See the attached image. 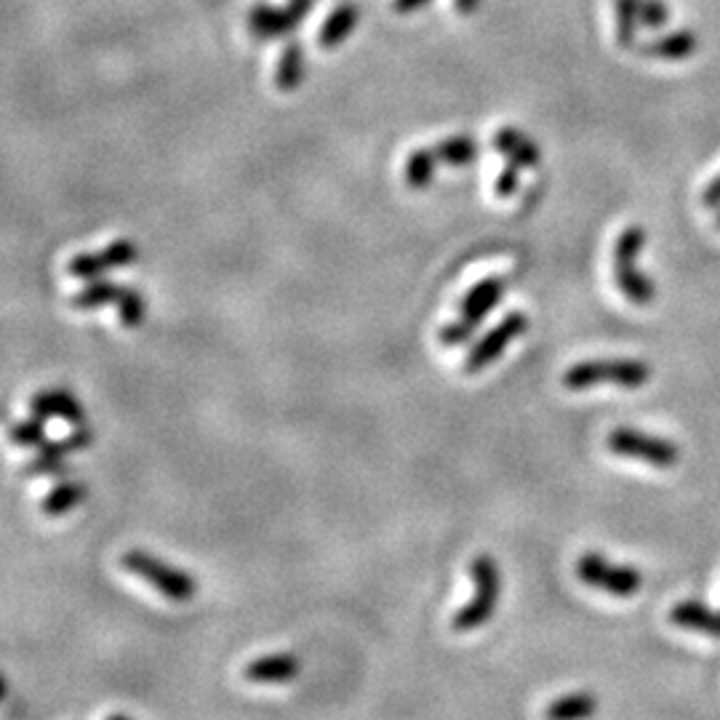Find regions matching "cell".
Listing matches in <instances>:
<instances>
[{
	"label": "cell",
	"instance_id": "obj_25",
	"mask_svg": "<svg viewBox=\"0 0 720 720\" xmlns=\"http://www.w3.org/2000/svg\"><path fill=\"white\" fill-rule=\"evenodd\" d=\"M11 443L22 448H40L49 443V433H46V420L32 414V420L19 422L11 427Z\"/></svg>",
	"mask_w": 720,
	"mask_h": 720
},
{
	"label": "cell",
	"instance_id": "obj_15",
	"mask_svg": "<svg viewBox=\"0 0 720 720\" xmlns=\"http://www.w3.org/2000/svg\"><path fill=\"white\" fill-rule=\"evenodd\" d=\"M358 19H361V13H358V6L355 3L345 0V3L336 6V9L328 13L326 22H323L318 30L320 49L332 51V49H336V46L345 43V40L353 36L355 27H358Z\"/></svg>",
	"mask_w": 720,
	"mask_h": 720
},
{
	"label": "cell",
	"instance_id": "obj_22",
	"mask_svg": "<svg viewBox=\"0 0 720 720\" xmlns=\"http://www.w3.org/2000/svg\"><path fill=\"white\" fill-rule=\"evenodd\" d=\"M120 296H124V286L116 284V280L97 278L80 288V292L70 299V305L76 309H99V307L112 305V302H118Z\"/></svg>",
	"mask_w": 720,
	"mask_h": 720
},
{
	"label": "cell",
	"instance_id": "obj_29",
	"mask_svg": "<svg viewBox=\"0 0 720 720\" xmlns=\"http://www.w3.org/2000/svg\"><path fill=\"white\" fill-rule=\"evenodd\" d=\"M473 334H475V328L470 326V323L456 318L454 323H448V326L441 328L437 339H441V345H446V347H460V345H464V342L473 339Z\"/></svg>",
	"mask_w": 720,
	"mask_h": 720
},
{
	"label": "cell",
	"instance_id": "obj_17",
	"mask_svg": "<svg viewBox=\"0 0 720 720\" xmlns=\"http://www.w3.org/2000/svg\"><path fill=\"white\" fill-rule=\"evenodd\" d=\"M307 72V59H305V46L299 40H288L280 51L278 65H275V86L280 91H296L302 83H305Z\"/></svg>",
	"mask_w": 720,
	"mask_h": 720
},
{
	"label": "cell",
	"instance_id": "obj_30",
	"mask_svg": "<svg viewBox=\"0 0 720 720\" xmlns=\"http://www.w3.org/2000/svg\"><path fill=\"white\" fill-rule=\"evenodd\" d=\"M517 185H521V166H517L515 160H507L500 171V177H496V195H500V198H513L517 193Z\"/></svg>",
	"mask_w": 720,
	"mask_h": 720
},
{
	"label": "cell",
	"instance_id": "obj_31",
	"mask_svg": "<svg viewBox=\"0 0 720 720\" xmlns=\"http://www.w3.org/2000/svg\"><path fill=\"white\" fill-rule=\"evenodd\" d=\"M702 204L704 208H720V174L710 181L708 190L702 193Z\"/></svg>",
	"mask_w": 720,
	"mask_h": 720
},
{
	"label": "cell",
	"instance_id": "obj_1",
	"mask_svg": "<svg viewBox=\"0 0 720 720\" xmlns=\"http://www.w3.org/2000/svg\"><path fill=\"white\" fill-rule=\"evenodd\" d=\"M645 230L641 225H630L619 233L614 244V280L619 294L632 305H651L657 299L654 280L638 267V257L643 254Z\"/></svg>",
	"mask_w": 720,
	"mask_h": 720
},
{
	"label": "cell",
	"instance_id": "obj_8",
	"mask_svg": "<svg viewBox=\"0 0 720 720\" xmlns=\"http://www.w3.org/2000/svg\"><path fill=\"white\" fill-rule=\"evenodd\" d=\"M313 0H288L284 6L273 3H254L248 9V32L257 40L286 38L307 19Z\"/></svg>",
	"mask_w": 720,
	"mask_h": 720
},
{
	"label": "cell",
	"instance_id": "obj_13",
	"mask_svg": "<svg viewBox=\"0 0 720 720\" xmlns=\"http://www.w3.org/2000/svg\"><path fill=\"white\" fill-rule=\"evenodd\" d=\"M697 46L699 38L694 36V30L681 27V30H672L668 36H659L643 43L641 53L649 59H662V62H683V59L694 57Z\"/></svg>",
	"mask_w": 720,
	"mask_h": 720
},
{
	"label": "cell",
	"instance_id": "obj_23",
	"mask_svg": "<svg viewBox=\"0 0 720 720\" xmlns=\"http://www.w3.org/2000/svg\"><path fill=\"white\" fill-rule=\"evenodd\" d=\"M638 3L641 0H614V36L622 49H635L638 46V27H641Z\"/></svg>",
	"mask_w": 720,
	"mask_h": 720
},
{
	"label": "cell",
	"instance_id": "obj_9",
	"mask_svg": "<svg viewBox=\"0 0 720 720\" xmlns=\"http://www.w3.org/2000/svg\"><path fill=\"white\" fill-rule=\"evenodd\" d=\"M93 443V430L80 425L72 430L70 435L65 437V441H57V443H46V446L38 448V454L32 456L30 462L22 467V475L24 477H40V475H57V473H65L67 470V456L76 454V451H86Z\"/></svg>",
	"mask_w": 720,
	"mask_h": 720
},
{
	"label": "cell",
	"instance_id": "obj_28",
	"mask_svg": "<svg viewBox=\"0 0 720 720\" xmlns=\"http://www.w3.org/2000/svg\"><path fill=\"white\" fill-rule=\"evenodd\" d=\"M638 13H641V27L645 30H662L670 22V6L664 0H641Z\"/></svg>",
	"mask_w": 720,
	"mask_h": 720
},
{
	"label": "cell",
	"instance_id": "obj_3",
	"mask_svg": "<svg viewBox=\"0 0 720 720\" xmlns=\"http://www.w3.org/2000/svg\"><path fill=\"white\" fill-rule=\"evenodd\" d=\"M470 576L475 582V595L473 601H467L456 611L454 617V630L456 632H473L486 624L491 617L496 614V605H500L502 595V574L500 566L491 555H477L473 563H470Z\"/></svg>",
	"mask_w": 720,
	"mask_h": 720
},
{
	"label": "cell",
	"instance_id": "obj_6",
	"mask_svg": "<svg viewBox=\"0 0 720 720\" xmlns=\"http://www.w3.org/2000/svg\"><path fill=\"white\" fill-rule=\"evenodd\" d=\"M576 576L592 590L609 592L614 598H632L643 584V574L628 563H611L601 553H584L576 561Z\"/></svg>",
	"mask_w": 720,
	"mask_h": 720
},
{
	"label": "cell",
	"instance_id": "obj_2",
	"mask_svg": "<svg viewBox=\"0 0 720 720\" xmlns=\"http://www.w3.org/2000/svg\"><path fill=\"white\" fill-rule=\"evenodd\" d=\"M651 366L643 361H582L566 368L563 387L566 389H588L595 385H619L624 389H638L649 385Z\"/></svg>",
	"mask_w": 720,
	"mask_h": 720
},
{
	"label": "cell",
	"instance_id": "obj_35",
	"mask_svg": "<svg viewBox=\"0 0 720 720\" xmlns=\"http://www.w3.org/2000/svg\"><path fill=\"white\" fill-rule=\"evenodd\" d=\"M716 227L720 230V208H718V217H716Z\"/></svg>",
	"mask_w": 720,
	"mask_h": 720
},
{
	"label": "cell",
	"instance_id": "obj_10",
	"mask_svg": "<svg viewBox=\"0 0 720 720\" xmlns=\"http://www.w3.org/2000/svg\"><path fill=\"white\" fill-rule=\"evenodd\" d=\"M30 412L40 416V420H62L70 422V425H86V408L80 406V401L70 389L51 387V389H38L30 398Z\"/></svg>",
	"mask_w": 720,
	"mask_h": 720
},
{
	"label": "cell",
	"instance_id": "obj_5",
	"mask_svg": "<svg viewBox=\"0 0 720 720\" xmlns=\"http://www.w3.org/2000/svg\"><path fill=\"white\" fill-rule=\"evenodd\" d=\"M605 446L614 451L619 456H628V460H638L651 464V467L668 470L675 467L678 460H681V451L668 437L641 433V430L632 427H617L611 430L609 437H605Z\"/></svg>",
	"mask_w": 720,
	"mask_h": 720
},
{
	"label": "cell",
	"instance_id": "obj_20",
	"mask_svg": "<svg viewBox=\"0 0 720 720\" xmlns=\"http://www.w3.org/2000/svg\"><path fill=\"white\" fill-rule=\"evenodd\" d=\"M433 150L441 164L462 168V166H470L473 160H477V155H481V145H477L473 137H467V134H454V137H446V139H441V142H435Z\"/></svg>",
	"mask_w": 720,
	"mask_h": 720
},
{
	"label": "cell",
	"instance_id": "obj_12",
	"mask_svg": "<svg viewBox=\"0 0 720 720\" xmlns=\"http://www.w3.org/2000/svg\"><path fill=\"white\" fill-rule=\"evenodd\" d=\"M302 662L299 657L294 654H270V657H259L254 662L246 664L244 678L248 683H292L296 675H299Z\"/></svg>",
	"mask_w": 720,
	"mask_h": 720
},
{
	"label": "cell",
	"instance_id": "obj_26",
	"mask_svg": "<svg viewBox=\"0 0 720 720\" xmlns=\"http://www.w3.org/2000/svg\"><path fill=\"white\" fill-rule=\"evenodd\" d=\"M118 315L126 328H139L145 320V296L134 286H124V296L118 299Z\"/></svg>",
	"mask_w": 720,
	"mask_h": 720
},
{
	"label": "cell",
	"instance_id": "obj_34",
	"mask_svg": "<svg viewBox=\"0 0 720 720\" xmlns=\"http://www.w3.org/2000/svg\"><path fill=\"white\" fill-rule=\"evenodd\" d=\"M107 720H131V718L124 716V712H116V716H110Z\"/></svg>",
	"mask_w": 720,
	"mask_h": 720
},
{
	"label": "cell",
	"instance_id": "obj_27",
	"mask_svg": "<svg viewBox=\"0 0 720 720\" xmlns=\"http://www.w3.org/2000/svg\"><path fill=\"white\" fill-rule=\"evenodd\" d=\"M107 265H110V270H120V267H129L134 262L139 259V246L134 244V240H112L110 246L102 248Z\"/></svg>",
	"mask_w": 720,
	"mask_h": 720
},
{
	"label": "cell",
	"instance_id": "obj_18",
	"mask_svg": "<svg viewBox=\"0 0 720 720\" xmlns=\"http://www.w3.org/2000/svg\"><path fill=\"white\" fill-rule=\"evenodd\" d=\"M598 712V699L590 691H574L544 708V720H590Z\"/></svg>",
	"mask_w": 720,
	"mask_h": 720
},
{
	"label": "cell",
	"instance_id": "obj_32",
	"mask_svg": "<svg viewBox=\"0 0 720 720\" xmlns=\"http://www.w3.org/2000/svg\"><path fill=\"white\" fill-rule=\"evenodd\" d=\"M430 0H393V9L398 13H414L420 11L422 6H427Z\"/></svg>",
	"mask_w": 720,
	"mask_h": 720
},
{
	"label": "cell",
	"instance_id": "obj_11",
	"mask_svg": "<svg viewBox=\"0 0 720 720\" xmlns=\"http://www.w3.org/2000/svg\"><path fill=\"white\" fill-rule=\"evenodd\" d=\"M504 286L507 284H504L502 275H489V278L477 280V284L464 294L460 305V318L464 323H470L473 328L481 326V320L502 302Z\"/></svg>",
	"mask_w": 720,
	"mask_h": 720
},
{
	"label": "cell",
	"instance_id": "obj_7",
	"mask_svg": "<svg viewBox=\"0 0 720 720\" xmlns=\"http://www.w3.org/2000/svg\"><path fill=\"white\" fill-rule=\"evenodd\" d=\"M529 332V318L526 313H521V309H513V313H507L504 318L496 323L491 332H486L481 336V339L475 342L473 347H470V353L464 355L462 361V372L464 374H481L483 368H489L491 363H496L502 358V353L513 345L515 339H521L523 334Z\"/></svg>",
	"mask_w": 720,
	"mask_h": 720
},
{
	"label": "cell",
	"instance_id": "obj_21",
	"mask_svg": "<svg viewBox=\"0 0 720 720\" xmlns=\"http://www.w3.org/2000/svg\"><path fill=\"white\" fill-rule=\"evenodd\" d=\"M441 160L433 147H416V150L406 158V168H403V177H406V185L412 190H427L435 179V168Z\"/></svg>",
	"mask_w": 720,
	"mask_h": 720
},
{
	"label": "cell",
	"instance_id": "obj_19",
	"mask_svg": "<svg viewBox=\"0 0 720 720\" xmlns=\"http://www.w3.org/2000/svg\"><path fill=\"white\" fill-rule=\"evenodd\" d=\"M86 494H89V489H86L83 483L62 481L57 483L43 500H40V510H43V515L49 517H62L67 513H72V510L86 500Z\"/></svg>",
	"mask_w": 720,
	"mask_h": 720
},
{
	"label": "cell",
	"instance_id": "obj_33",
	"mask_svg": "<svg viewBox=\"0 0 720 720\" xmlns=\"http://www.w3.org/2000/svg\"><path fill=\"white\" fill-rule=\"evenodd\" d=\"M456 3V11L462 13V17H473L477 11V6H481V0H454Z\"/></svg>",
	"mask_w": 720,
	"mask_h": 720
},
{
	"label": "cell",
	"instance_id": "obj_4",
	"mask_svg": "<svg viewBox=\"0 0 720 720\" xmlns=\"http://www.w3.org/2000/svg\"><path fill=\"white\" fill-rule=\"evenodd\" d=\"M120 563H124V569L129 571V574L139 576L142 582L150 584L152 590H158L160 595L174 603L193 601L195 592H198V582H195L190 574L174 569L164 558L145 553V550H129V553L120 558Z\"/></svg>",
	"mask_w": 720,
	"mask_h": 720
},
{
	"label": "cell",
	"instance_id": "obj_24",
	"mask_svg": "<svg viewBox=\"0 0 720 720\" xmlns=\"http://www.w3.org/2000/svg\"><path fill=\"white\" fill-rule=\"evenodd\" d=\"M67 273L72 275V278H80V280H97L102 278L105 273H110V265H107L105 254L97 251H86V254H76L70 262H67Z\"/></svg>",
	"mask_w": 720,
	"mask_h": 720
},
{
	"label": "cell",
	"instance_id": "obj_16",
	"mask_svg": "<svg viewBox=\"0 0 720 720\" xmlns=\"http://www.w3.org/2000/svg\"><path fill=\"white\" fill-rule=\"evenodd\" d=\"M494 150H500L507 160H515L521 168H536L542 160V150L536 142H531L523 131L504 126L494 134Z\"/></svg>",
	"mask_w": 720,
	"mask_h": 720
},
{
	"label": "cell",
	"instance_id": "obj_14",
	"mask_svg": "<svg viewBox=\"0 0 720 720\" xmlns=\"http://www.w3.org/2000/svg\"><path fill=\"white\" fill-rule=\"evenodd\" d=\"M670 622L678 628L720 638V611H712L702 601H681L670 609Z\"/></svg>",
	"mask_w": 720,
	"mask_h": 720
}]
</instances>
